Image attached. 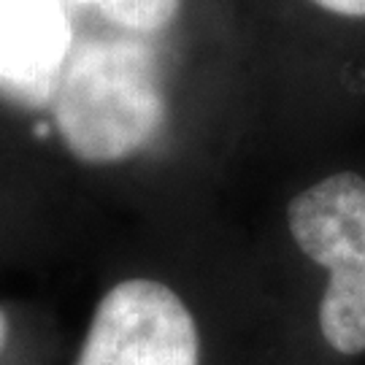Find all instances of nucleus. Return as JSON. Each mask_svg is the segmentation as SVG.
<instances>
[{
  "label": "nucleus",
  "instance_id": "f257e3e1",
  "mask_svg": "<svg viewBox=\"0 0 365 365\" xmlns=\"http://www.w3.org/2000/svg\"><path fill=\"white\" fill-rule=\"evenodd\" d=\"M54 122L68 152L92 165L144 152L165 122L155 54L141 41L90 38L54 84Z\"/></svg>",
  "mask_w": 365,
  "mask_h": 365
},
{
  "label": "nucleus",
  "instance_id": "f03ea898",
  "mask_svg": "<svg viewBox=\"0 0 365 365\" xmlns=\"http://www.w3.org/2000/svg\"><path fill=\"white\" fill-rule=\"evenodd\" d=\"M295 247L327 271L319 298V333L333 352L365 354V179L330 173L289 200Z\"/></svg>",
  "mask_w": 365,
  "mask_h": 365
},
{
  "label": "nucleus",
  "instance_id": "7ed1b4c3",
  "mask_svg": "<svg viewBox=\"0 0 365 365\" xmlns=\"http://www.w3.org/2000/svg\"><path fill=\"white\" fill-rule=\"evenodd\" d=\"M76 365H200L192 312L157 279H125L92 314Z\"/></svg>",
  "mask_w": 365,
  "mask_h": 365
},
{
  "label": "nucleus",
  "instance_id": "20e7f679",
  "mask_svg": "<svg viewBox=\"0 0 365 365\" xmlns=\"http://www.w3.org/2000/svg\"><path fill=\"white\" fill-rule=\"evenodd\" d=\"M68 52L63 0H0V90L30 103L46 101Z\"/></svg>",
  "mask_w": 365,
  "mask_h": 365
},
{
  "label": "nucleus",
  "instance_id": "39448f33",
  "mask_svg": "<svg viewBox=\"0 0 365 365\" xmlns=\"http://www.w3.org/2000/svg\"><path fill=\"white\" fill-rule=\"evenodd\" d=\"M103 14L108 22L133 33H157L168 27L182 9V0H76Z\"/></svg>",
  "mask_w": 365,
  "mask_h": 365
},
{
  "label": "nucleus",
  "instance_id": "423d86ee",
  "mask_svg": "<svg viewBox=\"0 0 365 365\" xmlns=\"http://www.w3.org/2000/svg\"><path fill=\"white\" fill-rule=\"evenodd\" d=\"M319 9L349 19H365V0H312Z\"/></svg>",
  "mask_w": 365,
  "mask_h": 365
},
{
  "label": "nucleus",
  "instance_id": "0eeeda50",
  "mask_svg": "<svg viewBox=\"0 0 365 365\" xmlns=\"http://www.w3.org/2000/svg\"><path fill=\"white\" fill-rule=\"evenodd\" d=\"M6 336H9V317L0 309V349H3V344H6Z\"/></svg>",
  "mask_w": 365,
  "mask_h": 365
}]
</instances>
